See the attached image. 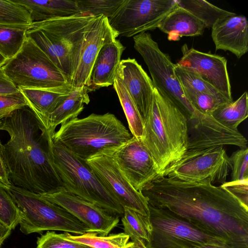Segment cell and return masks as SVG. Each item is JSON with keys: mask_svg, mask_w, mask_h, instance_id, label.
Listing matches in <instances>:
<instances>
[{"mask_svg": "<svg viewBox=\"0 0 248 248\" xmlns=\"http://www.w3.org/2000/svg\"><path fill=\"white\" fill-rule=\"evenodd\" d=\"M29 13L32 23L78 14L76 0H13Z\"/></svg>", "mask_w": 248, "mask_h": 248, "instance_id": "25", "label": "cell"}, {"mask_svg": "<svg viewBox=\"0 0 248 248\" xmlns=\"http://www.w3.org/2000/svg\"><path fill=\"white\" fill-rule=\"evenodd\" d=\"M118 36L109 25L108 18L103 15L98 16L82 42L70 81L72 88L87 86L100 50L104 45L115 40Z\"/></svg>", "mask_w": 248, "mask_h": 248, "instance_id": "18", "label": "cell"}, {"mask_svg": "<svg viewBox=\"0 0 248 248\" xmlns=\"http://www.w3.org/2000/svg\"><path fill=\"white\" fill-rule=\"evenodd\" d=\"M89 102L86 87L72 88L67 97L62 104L40 120L52 137L58 125L77 118L83 110L84 105L88 104Z\"/></svg>", "mask_w": 248, "mask_h": 248, "instance_id": "22", "label": "cell"}, {"mask_svg": "<svg viewBox=\"0 0 248 248\" xmlns=\"http://www.w3.org/2000/svg\"><path fill=\"white\" fill-rule=\"evenodd\" d=\"M193 248H233L231 246L226 245L224 246H217L213 245H206L202 246L195 247Z\"/></svg>", "mask_w": 248, "mask_h": 248, "instance_id": "44", "label": "cell"}, {"mask_svg": "<svg viewBox=\"0 0 248 248\" xmlns=\"http://www.w3.org/2000/svg\"><path fill=\"white\" fill-rule=\"evenodd\" d=\"M157 28L168 34L169 41H176L183 36L202 35L205 27L191 13L178 6L165 16Z\"/></svg>", "mask_w": 248, "mask_h": 248, "instance_id": "23", "label": "cell"}, {"mask_svg": "<svg viewBox=\"0 0 248 248\" xmlns=\"http://www.w3.org/2000/svg\"><path fill=\"white\" fill-rule=\"evenodd\" d=\"M177 7L175 0H124L108 19L118 36L130 37L157 28Z\"/></svg>", "mask_w": 248, "mask_h": 248, "instance_id": "11", "label": "cell"}, {"mask_svg": "<svg viewBox=\"0 0 248 248\" xmlns=\"http://www.w3.org/2000/svg\"><path fill=\"white\" fill-rule=\"evenodd\" d=\"M64 233L68 238L92 248H124L129 239L128 235L124 232L107 236H101L92 232L76 235L68 232Z\"/></svg>", "mask_w": 248, "mask_h": 248, "instance_id": "31", "label": "cell"}, {"mask_svg": "<svg viewBox=\"0 0 248 248\" xmlns=\"http://www.w3.org/2000/svg\"><path fill=\"white\" fill-rule=\"evenodd\" d=\"M124 209L122 221L124 233L128 235L132 242L146 246L152 231L150 218L131 209Z\"/></svg>", "mask_w": 248, "mask_h": 248, "instance_id": "28", "label": "cell"}, {"mask_svg": "<svg viewBox=\"0 0 248 248\" xmlns=\"http://www.w3.org/2000/svg\"><path fill=\"white\" fill-rule=\"evenodd\" d=\"M0 182L6 186L11 185L2 154V143L0 140Z\"/></svg>", "mask_w": 248, "mask_h": 248, "instance_id": "42", "label": "cell"}, {"mask_svg": "<svg viewBox=\"0 0 248 248\" xmlns=\"http://www.w3.org/2000/svg\"><path fill=\"white\" fill-rule=\"evenodd\" d=\"M134 47L142 57L151 75L154 85L185 116L187 123L195 120L201 113L186 97L175 72L170 56L163 52L149 32L133 36Z\"/></svg>", "mask_w": 248, "mask_h": 248, "instance_id": "9", "label": "cell"}, {"mask_svg": "<svg viewBox=\"0 0 248 248\" xmlns=\"http://www.w3.org/2000/svg\"><path fill=\"white\" fill-rule=\"evenodd\" d=\"M182 57L176 64L194 73L212 86L230 101H233L226 59L210 53H204L182 46Z\"/></svg>", "mask_w": 248, "mask_h": 248, "instance_id": "16", "label": "cell"}, {"mask_svg": "<svg viewBox=\"0 0 248 248\" xmlns=\"http://www.w3.org/2000/svg\"><path fill=\"white\" fill-rule=\"evenodd\" d=\"M185 94L193 108L198 112L211 115L220 106L231 103L226 98L201 93L182 87Z\"/></svg>", "mask_w": 248, "mask_h": 248, "instance_id": "33", "label": "cell"}, {"mask_svg": "<svg viewBox=\"0 0 248 248\" xmlns=\"http://www.w3.org/2000/svg\"><path fill=\"white\" fill-rule=\"evenodd\" d=\"M39 195L64 208L87 226L89 232L107 236L119 222V217L108 214L97 205L69 193L63 187Z\"/></svg>", "mask_w": 248, "mask_h": 248, "instance_id": "15", "label": "cell"}, {"mask_svg": "<svg viewBox=\"0 0 248 248\" xmlns=\"http://www.w3.org/2000/svg\"><path fill=\"white\" fill-rule=\"evenodd\" d=\"M174 72L182 87L201 93L225 97L199 76L176 64L174 66Z\"/></svg>", "mask_w": 248, "mask_h": 248, "instance_id": "34", "label": "cell"}, {"mask_svg": "<svg viewBox=\"0 0 248 248\" xmlns=\"http://www.w3.org/2000/svg\"><path fill=\"white\" fill-rule=\"evenodd\" d=\"M32 24L28 11L13 0H0V24L26 26Z\"/></svg>", "mask_w": 248, "mask_h": 248, "instance_id": "32", "label": "cell"}, {"mask_svg": "<svg viewBox=\"0 0 248 248\" xmlns=\"http://www.w3.org/2000/svg\"><path fill=\"white\" fill-rule=\"evenodd\" d=\"M124 49L117 39L102 46L93 64L86 87L88 93L113 85Z\"/></svg>", "mask_w": 248, "mask_h": 248, "instance_id": "21", "label": "cell"}, {"mask_svg": "<svg viewBox=\"0 0 248 248\" xmlns=\"http://www.w3.org/2000/svg\"><path fill=\"white\" fill-rule=\"evenodd\" d=\"M211 115L225 126L238 130V125L248 116L247 92H245L236 100L220 106Z\"/></svg>", "mask_w": 248, "mask_h": 248, "instance_id": "27", "label": "cell"}, {"mask_svg": "<svg viewBox=\"0 0 248 248\" xmlns=\"http://www.w3.org/2000/svg\"><path fill=\"white\" fill-rule=\"evenodd\" d=\"M12 229L0 221V248L11 233Z\"/></svg>", "mask_w": 248, "mask_h": 248, "instance_id": "43", "label": "cell"}, {"mask_svg": "<svg viewBox=\"0 0 248 248\" xmlns=\"http://www.w3.org/2000/svg\"><path fill=\"white\" fill-rule=\"evenodd\" d=\"M113 86L125 114L132 136L142 139L144 133L143 121L126 88L116 74Z\"/></svg>", "mask_w": 248, "mask_h": 248, "instance_id": "29", "label": "cell"}, {"mask_svg": "<svg viewBox=\"0 0 248 248\" xmlns=\"http://www.w3.org/2000/svg\"><path fill=\"white\" fill-rule=\"evenodd\" d=\"M7 187L0 182V221L12 230L19 224L21 214Z\"/></svg>", "mask_w": 248, "mask_h": 248, "instance_id": "36", "label": "cell"}, {"mask_svg": "<svg viewBox=\"0 0 248 248\" xmlns=\"http://www.w3.org/2000/svg\"><path fill=\"white\" fill-rule=\"evenodd\" d=\"M0 68L18 89H53L70 85L63 73L27 36L18 53L7 60Z\"/></svg>", "mask_w": 248, "mask_h": 248, "instance_id": "8", "label": "cell"}, {"mask_svg": "<svg viewBox=\"0 0 248 248\" xmlns=\"http://www.w3.org/2000/svg\"><path fill=\"white\" fill-rule=\"evenodd\" d=\"M231 164L222 146L187 152L164 176L190 183L225 182Z\"/></svg>", "mask_w": 248, "mask_h": 248, "instance_id": "12", "label": "cell"}, {"mask_svg": "<svg viewBox=\"0 0 248 248\" xmlns=\"http://www.w3.org/2000/svg\"><path fill=\"white\" fill-rule=\"evenodd\" d=\"M98 16L76 14L32 23L27 30L26 36L60 69L70 85L84 38Z\"/></svg>", "mask_w": 248, "mask_h": 248, "instance_id": "5", "label": "cell"}, {"mask_svg": "<svg viewBox=\"0 0 248 248\" xmlns=\"http://www.w3.org/2000/svg\"><path fill=\"white\" fill-rule=\"evenodd\" d=\"M231 181L248 179V148H240L229 157Z\"/></svg>", "mask_w": 248, "mask_h": 248, "instance_id": "38", "label": "cell"}, {"mask_svg": "<svg viewBox=\"0 0 248 248\" xmlns=\"http://www.w3.org/2000/svg\"><path fill=\"white\" fill-rule=\"evenodd\" d=\"M216 50L229 51L240 59L248 51V21L235 14L218 21L212 27Z\"/></svg>", "mask_w": 248, "mask_h": 248, "instance_id": "20", "label": "cell"}, {"mask_svg": "<svg viewBox=\"0 0 248 248\" xmlns=\"http://www.w3.org/2000/svg\"><path fill=\"white\" fill-rule=\"evenodd\" d=\"M37 248H92L66 237L64 233L47 231L37 240Z\"/></svg>", "mask_w": 248, "mask_h": 248, "instance_id": "37", "label": "cell"}, {"mask_svg": "<svg viewBox=\"0 0 248 248\" xmlns=\"http://www.w3.org/2000/svg\"><path fill=\"white\" fill-rule=\"evenodd\" d=\"M188 135L186 152L225 145L248 147L247 140L238 130L225 126L211 115L201 113L195 120L188 123Z\"/></svg>", "mask_w": 248, "mask_h": 248, "instance_id": "17", "label": "cell"}, {"mask_svg": "<svg viewBox=\"0 0 248 248\" xmlns=\"http://www.w3.org/2000/svg\"><path fill=\"white\" fill-rule=\"evenodd\" d=\"M178 6L191 13L204 25L212 27L219 20L235 13L219 8L203 0H175Z\"/></svg>", "mask_w": 248, "mask_h": 248, "instance_id": "26", "label": "cell"}, {"mask_svg": "<svg viewBox=\"0 0 248 248\" xmlns=\"http://www.w3.org/2000/svg\"><path fill=\"white\" fill-rule=\"evenodd\" d=\"M149 208L152 231L147 248H193L206 245H227L223 240L209 234L167 209L150 205Z\"/></svg>", "mask_w": 248, "mask_h": 248, "instance_id": "10", "label": "cell"}, {"mask_svg": "<svg viewBox=\"0 0 248 248\" xmlns=\"http://www.w3.org/2000/svg\"><path fill=\"white\" fill-rule=\"evenodd\" d=\"M19 92V90L6 77L0 68V94L15 93Z\"/></svg>", "mask_w": 248, "mask_h": 248, "instance_id": "41", "label": "cell"}, {"mask_svg": "<svg viewBox=\"0 0 248 248\" xmlns=\"http://www.w3.org/2000/svg\"><path fill=\"white\" fill-rule=\"evenodd\" d=\"M52 156L55 170L66 191L110 215L123 216V207L103 186L85 160L53 141Z\"/></svg>", "mask_w": 248, "mask_h": 248, "instance_id": "6", "label": "cell"}, {"mask_svg": "<svg viewBox=\"0 0 248 248\" xmlns=\"http://www.w3.org/2000/svg\"><path fill=\"white\" fill-rule=\"evenodd\" d=\"M116 74L126 88L144 121L153 99L152 80L137 61L129 58L121 60Z\"/></svg>", "mask_w": 248, "mask_h": 248, "instance_id": "19", "label": "cell"}, {"mask_svg": "<svg viewBox=\"0 0 248 248\" xmlns=\"http://www.w3.org/2000/svg\"><path fill=\"white\" fill-rule=\"evenodd\" d=\"M167 209L233 248H248V209L220 186L160 176L141 191Z\"/></svg>", "mask_w": 248, "mask_h": 248, "instance_id": "1", "label": "cell"}, {"mask_svg": "<svg viewBox=\"0 0 248 248\" xmlns=\"http://www.w3.org/2000/svg\"><path fill=\"white\" fill-rule=\"evenodd\" d=\"M78 14L111 16L124 0H76Z\"/></svg>", "mask_w": 248, "mask_h": 248, "instance_id": "35", "label": "cell"}, {"mask_svg": "<svg viewBox=\"0 0 248 248\" xmlns=\"http://www.w3.org/2000/svg\"><path fill=\"white\" fill-rule=\"evenodd\" d=\"M132 137L121 121L107 113L71 120L61 124L52 139L86 160L100 154L111 155Z\"/></svg>", "mask_w": 248, "mask_h": 248, "instance_id": "4", "label": "cell"}, {"mask_svg": "<svg viewBox=\"0 0 248 248\" xmlns=\"http://www.w3.org/2000/svg\"><path fill=\"white\" fill-rule=\"evenodd\" d=\"M248 209V179L225 182L220 186Z\"/></svg>", "mask_w": 248, "mask_h": 248, "instance_id": "40", "label": "cell"}, {"mask_svg": "<svg viewBox=\"0 0 248 248\" xmlns=\"http://www.w3.org/2000/svg\"><path fill=\"white\" fill-rule=\"evenodd\" d=\"M0 131L9 136L2 154L11 185L37 194L63 187L52 161V137L28 105L0 118Z\"/></svg>", "mask_w": 248, "mask_h": 248, "instance_id": "2", "label": "cell"}, {"mask_svg": "<svg viewBox=\"0 0 248 248\" xmlns=\"http://www.w3.org/2000/svg\"><path fill=\"white\" fill-rule=\"evenodd\" d=\"M119 169L137 191L161 176L156 164L141 139L132 137L111 155Z\"/></svg>", "mask_w": 248, "mask_h": 248, "instance_id": "14", "label": "cell"}, {"mask_svg": "<svg viewBox=\"0 0 248 248\" xmlns=\"http://www.w3.org/2000/svg\"><path fill=\"white\" fill-rule=\"evenodd\" d=\"M19 90L27 105L41 120L64 101L72 88L68 85L53 89L21 88Z\"/></svg>", "mask_w": 248, "mask_h": 248, "instance_id": "24", "label": "cell"}, {"mask_svg": "<svg viewBox=\"0 0 248 248\" xmlns=\"http://www.w3.org/2000/svg\"><path fill=\"white\" fill-rule=\"evenodd\" d=\"M26 105L25 99L20 91L15 93L0 94V119Z\"/></svg>", "mask_w": 248, "mask_h": 248, "instance_id": "39", "label": "cell"}, {"mask_svg": "<svg viewBox=\"0 0 248 248\" xmlns=\"http://www.w3.org/2000/svg\"><path fill=\"white\" fill-rule=\"evenodd\" d=\"M99 181L123 208L149 217V203L123 175L110 155L100 154L85 160Z\"/></svg>", "mask_w": 248, "mask_h": 248, "instance_id": "13", "label": "cell"}, {"mask_svg": "<svg viewBox=\"0 0 248 248\" xmlns=\"http://www.w3.org/2000/svg\"><path fill=\"white\" fill-rule=\"evenodd\" d=\"M124 248H147L145 246L140 245L133 242H130L126 244Z\"/></svg>", "mask_w": 248, "mask_h": 248, "instance_id": "45", "label": "cell"}, {"mask_svg": "<svg viewBox=\"0 0 248 248\" xmlns=\"http://www.w3.org/2000/svg\"><path fill=\"white\" fill-rule=\"evenodd\" d=\"M7 190L21 214L20 230L25 234L59 231L82 234L88 227L62 207L39 194L9 185Z\"/></svg>", "mask_w": 248, "mask_h": 248, "instance_id": "7", "label": "cell"}, {"mask_svg": "<svg viewBox=\"0 0 248 248\" xmlns=\"http://www.w3.org/2000/svg\"><path fill=\"white\" fill-rule=\"evenodd\" d=\"M29 28L0 24V54L7 60L14 57L22 47Z\"/></svg>", "mask_w": 248, "mask_h": 248, "instance_id": "30", "label": "cell"}, {"mask_svg": "<svg viewBox=\"0 0 248 248\" xmlns=\"http://www.w3.org/2000/svg\"><path fill=\"white\" fill-rule=\"evenodd\" d=\"M143 123L141 140L152 156L159 175L164 176L187 151V120L154 86L152 102Z\"/></svg>", "mask_w": 248, "mask_h": 248, "instance_id": "3", "label": "cell"}, {"mask_svg": "<svg viewBox=\"0 0 248 248\" xmlns=\"http://www.w3.org/2000/svg\"><path fill=\"white\" fill-rule=\"evenodd\" d=\"M6 60L7 59L0 54V68Z\"/></svg>", "mask_w": 248, "mask_h": 248, "instance_id": "46", "label": "cell"}]
</instances>
